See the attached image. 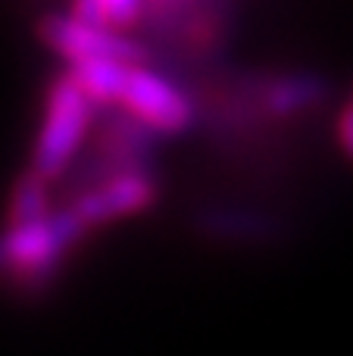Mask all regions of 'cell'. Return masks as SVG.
<instances>
[{
    "mask_svg": "<svg viewBox=\"0 0 353 356\" xmlns=\"http://www.w3.org/2000/svg\"><path fill=\"white\" fill-rule=\"evenodd\" d=\"M54 197H50V181L41 175H35L28 169L25 175L16 178L6 200V225H35V222L54 216Z\"/></svg>",
    "mask_w": 353,
    "mask_h": 356,
    "instance_id": "9",
    "label": "cell"
},
{
    "mask_svg": "<svg viewBox=\"0 0 353 356\" xmlns=\"http://www.w3.org/2000/svg\"><path fill=\"white\" fill-rule=\"evenodd\" d=\"M156 200H160V181L150 169H122V172H110L94 188L81 191L72 209L94 232L110 222L147 213L150 207H156Z\"/></svg>",
    "mask_w": 353,
    "mask_h": 356,
    "instance_id": "5",
    "label": "cell"
},
{
    "mask_svg": "<svg viewBox=\"0 0 353 356\" xmlns=\"http://www.w3.org/2000/svg\"><path fill=\"white\" fill-rule=\"evenodd\" d=\"M91 228L79 219L72 207L56 209L35 225H6L0 232V275L19 288L41 291L66 266L69 253L88 238Z\"/></svg>",
    "mask_w": 353,
    "mask_h": 356,
    "instance_id": "1",
    "label": "cell"
},
{
    "mask_svg": "<svg viewBox=\"0 0 353 356\" xmlns=\"http://www.w3.org/2000/svg\"><path fill=\"white\" fill-rule=\"evenodd\" d=\"M94 116V104L88 94L79 88L72 75H60L54 85L47 88V100H44V119L38 129L35 147H31V172L47 178L50 184L60 181L69 172L72 160L79 156L81 144L88 138Z\"/></svg>",
    "mask_w": 353,
    "mask_h": 356,
    "instance_id": "2",
    "label": "cell"
},
{
    "mask_svg": "<svg viewBox=\"0 0 353 356\" xmlns=\"http://www.w3.org/2000/svg\"><path fill=\"white\" fill-rule=\"evenodd\" d=\"M335 141H338V150L353 163V97L350 104L341 106V113L335 119Z\"/></svg>",
    "mask_w": 353,
    "mask_h": 356,
    "instance_id": "11",
    "label": "cell"
},
{
    "mask_svg": "<svg viewBox=\"0 0 353 356\" xmlns=\"http://www.w3.org/2000/svg\"><path fill=\"white\" fill-rule=\"evenodd\" d=\"M122 106L131 119L147 125L154 135H185L197 119L194 100L175 81L163 79L147 66H131L122 91Z\"/></svg>",
    "mask_w": 353,
    "mask_h": 356,
    "instance_id": "4",
    "label": "cell"
},
{
    "mask_svg": "<svg viewBox=\"0 0 353 356\" xmlns=\"http://www.w3.org/2000/svg\"><path fill=\"white\" fill-rule=\"evenodd\" d=\"M38 35L54 54L66 56L69 66L85 60H119L125 66H144L147 50L122 31L75 19L72 13H50L38 22Z\"/></svg>",
    "mask_w": 353,
    "mask_h": 356,
    "instance_id": "3",
    "label": "cell"
},
{
    "mask_svg": "<svg viewBox=\"0 0 353 356\" xmlns=\"http://www.w3.org/2000/svg\"><path fill=\"white\" fill-rule=\"evenodd\" d=\"M204 232L213 238L225 241H247V244H263L279 234V222L266 213H254V209H210L197 219Z\"/></svg>",
    "mask_w": 353,
    "mask_h": 356,
    "instance_id": "7",
    "label": "cell"
},
{
    "mask_svg": "<svg viewBox=\"0 0 353 356\" xmlns=\"http://www.w3.org/2000/svg\"><path fill=\"white\" fill-rule=\"evenodd\" d=\"M131 66L119 60H85V63H72L69 75L79 81V88L88 94L94 106H110V104H122V91L129 81Z\"/></svg>",
    "mask_w": 353,
    "mask_h": 356,
    "instance_id": "8",
    "label": "cell"
},
{
    "mask_svg": "<svg viewBox=\"0 0 353 356\" xmlns=\"http://www.w3.org/2000/svg\"><path fill=\"white\" fill-rule=\"evenodd\" d=\"M144 13V0H72V16L104 29H131Z\"/></svg>",
    "mask_w": 353,
    "mask_h": 356,
    "instance_id": "10",
    "label": "cell"
},
{
    "mask_svg": "<svg viewBox=\"0 0 353 356\" xmlns=\"http://www.w3.org/2000/svg\"><path fill=\"white\" fill-rule=\"evenodd\" d=\"M329 100V85L319 75L297 72V75H281L272 79L260 91V106L272 119H291L300 113H310Z\"/></svg>",
    "mask_w": 353,
    "mask_h": 356,
    "instance_id": "6",
    "label": "cell"
}]
</instances>
